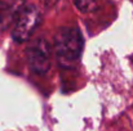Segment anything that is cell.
<instances>
[{
  "label": "cell",
  "instance_id": "6da1fadb",
  "mask_svg": "<svg viewBox=\"0 0 133 131\" xmlns=\"http://www.w3.org/2000/svg\"><path fill=\"white\" fill-rule=\"evenodd\" d=\"M84 40L78 27H61L53 41L56 59L61 67H72L80 58Z\"/></svg>",
  "mask_w": 133,
  "mask_h": 131
},
{
  "label": "cell",
  "instance_id": "7a4b0ae2",
  "mask_svg": "<svg viewBox=\"0 0 133 131\" xmlns=\"http://www.w3.org/2000/svg\"><path fill=\"white\" fill-rule=\"evenodd\" d=\"M40 22H42V14L35 5L30 4L21 6L13 22V31H12L13 39L17 43L27 41L32 36L35 30L39 27Z\"/></svg>",
  "mask_w": 133,
  "mask_h": 131
},
{
  "label": "cell",
  "instance_id": "3957f363",
  "mask_svg": "<svg viewBox=\"0 0 133 131\" xmlns=\"http://www.w3.org/2000/svg\"><path fill=\"white\" fill-rule=\"evenodd\" d=\"M26 60L32 73L44 76L50 70L52 64V49L44 37H38L26 48Z\"/></svg>",
  "mask_w": 133,
  "mask_h": 131
},
{
  "label": "cell",
  "instance_id": "277c9868",
  "mask_svg": "<svg viewBox=\"0 0 133 131\" xmlns=\"http://www.w3.org/2000/svg\"><path fill=\"white\" fill-rule=\"evenodd\" d=\"M19 9H17L16 5H13L10 3L1 1L0 3V28H4L10 22H14V19H16L17 13L19 12Z\"/></svg>",
  "mask_w": 133,
  "mask_h": 131
},
{
  "label": "cell",
  "instance_id": "5b68a950",
  "mask_svg": "<svg viewBox=\"0 0 133 131\" xmlns=\"http://www.w3.org/2000/svg\"><path fill=\"white\" fill-rule=\"evenodd\" d=\"M101 0H74L75 6L82 13H92L98 9Z\"/></svg>",
  "mask_w": 133,
  "mask_h": 131
}]
</instances>
